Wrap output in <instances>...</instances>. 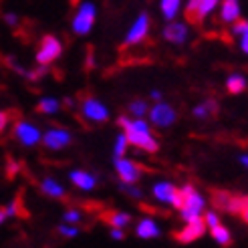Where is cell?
<instances>
[{
  "mask_svg": "<svg viewBox=\"0 0 248 248\" xmlns=\"http://www.w3.org/2000/svg\"><path fill=\"white\" fill-rule=\"evenodd\" d=\"M218 6H220V20L226 22V24H230L242 16L240 0H220Z\"/></svg>",
  "mask_w": 248,
  "mask_h": 248,
  "instance_id": "cell-15",
  "label": "cell"
},
{
  "mask_svg": "<svg viewBox=\"0 0 248 248\" xmlns=\"http://www.w3.org/2000/svg\"><path fill=\"white\" fill-rule=\"evenodd\" d=\"M69 180L73 186H77V188L83 192H91L97 186V176L91 171H87V170H73L69 173Z\"/></svg>",
  "mask_w": 248,
  "mask_h": 248,
  "instance_id": "cell-14",
  "label": "cell"
},
{
  "mask_svg": "<svg viewBox=\"0 0 248 248\" xmlns=\"http://www.w3.org/2000/svg\"><path fill=\"white\" fill-rule=\"evenodd\" d=\"M111 238H115V240H123V238H125L123 228H111Z\"/></svg>",
  "mask_w": 248,
  "mask_h": 248,
  "instance_id": "cell-38",
  "label": "cell"
},
{
  "mask_svg": "<svg viewBox=\"0 0 248 248\" xmlns=\"http://www.w3.org/2000/svg\"><path fill=\"white\" fill-rule=\"evenodd\" d=\"M202 220H204V224H206V228H212V226H216L218 222H220V216L214 212V210H204L202 212Z\"/></svg>",
  "mask_w": 248,
  "mask_h": 248,
  "instance_id": "cell-30",
  "label": "cell"
},
{
  "mask_svg": "<svg viewBox=\"0 0 248 248\" xmlns=\"http://www.w3.org/2000/svg\"><path fill=\"white\" fill-rule=\"evenodd\" d=\"M73 141V135L69 129L65 127H48L43 135H41V143L51 152H59V150H65L69 147Z\"/></svg>",
  "mask_w": 248,
  "mask_h": 248,
  "instance_id": "cell-7",
  "label": "cell"
},
{
  "mask_svg": "<svg viewBox=\"0 0 248 248\" xmlns=\"http://www.w3.org/2000/svg\"><path fill=\"white\" fill-rule=\"evenodd\" d=\"M135 234L143 240H154L162 234V228H159V224L154 218H143L138 222V226H135Z\"/></svg>",
  "mask_w": 248,
  "mask_h": 248,
  "instance_id": "cell-16",
  "label": "cell"
},
{
  "mask_svg": "<svg viewBox=\"0 0 248 248\" xmlns=\"http://www.w3.org/2000/svg\"><path fill=\"white\" fill-rule=\"evenodd\" d=\"M8 123H10V115L6 113V111H0V133H4V131H6Z\"/></svg>",
  "mask_w": 248,
  "mask_h": 248,
  "instance_id": "cell-35",
  "label": "cell"
},
{
  "mask_svg": "<svg viewBox=\"0 0 248 248\" xmlns=\"http://www.w3.org/2000/svg\"><path fill=\"white\" fill-rule=\"evenodd\" d=\"M216 111V103L214 101H204V103H200V105H196L194 109H192V113L198 117V119H206V117H210Z\"/></svg>",
  "mask_w": 248,
  "mask_h": 248,
  "instance_id": "cell-25",
  "label": "cell"
},
{
  "mask_svg": "<svg viewBox=\"0 0 248 248\" xmlns=\"http://www.w3.org/2000/svg\"><path fill=\"white\" fill-rule=\"evenodd\" d=\"M147 115H150V123H152V125H155L159 129L171 127L173 123H176V119H178L176 109H173L170 103H164L162 99L155 101V105L152 109H147Z\"/></svg>",
  "mask_w": 248,
  "mask_h": 248,
  "instance_id": "cell-5",
  "label": "cell"
},
{
  "mask_svg": "<svg viewBox=\"0 0 248 248\" xmlns=\"http://www.w3.org/2000/svg\"><path fill=\"white\" fill-rule=\"evenodd\" d=\"M218 4H220V0H200L196 12H194V20H204L208 15H212L218 8Z\"/></svg>",
  "mask_w": 248,
  "mask_h": 248,
  "instance_id": "cell-22",
  "label": "cell"
},
{
  "mask_svg": "<svg viewBox=\"0 0 248 248\" xmlns=\"http://www.w3.org/2000/svg\"><path fill=\"white\" fill-rule=\"evenodd\" d=\"M188 24L186 22H176V20H168V27L164 29V39L171 45H184L188 41Z\"/></svg>",
  "mask_w": 248,
  "mask_h": 248,
  "instance_id": "cell-13",
  "label": "cell"
},
{
  "mask_svg": "<svg viewBox=\"0 0 248 248\" xmlns=\"http://www.w3.org/2000/svg\"><path fill=\"white\" fill-rule=\"evenodd\" d=\"M152 194L157 202H162V204H170L171 208H178V188L173 186L171 182H157L154 184V188H152Z\"/></svg>",
  "mask_w": 248,
  "mask_h": 248,
  "instance_id": "cell-12",
  "label": "cell"
},
{
  "mask_svg": "<svg viewBox=\"0 0 248 248\" xmlns=\"http://www.w3.org/2000/svg\"><path fill=\"white\" fill-rule=\"evenodd\" d=\"M206 224H204V220L202 216L200 218H194V220H188L186 222V226L176 234V240L180 244H192L194 240H200L204 234H206Z\"/></svg>",
  "mask_w": 248,
  "mask_h": 248,
  "instance_id": "cell-11",
  "label": "cell"
},
{
  "mask_svg": "<svg viewBox=\"0 0 248 248\" xmlns=\"http://www.w3.org/2000/svg\"><path fill=\"white\" fill-rule=\"evenodd\" d=\"M63 53V43H61L55 34H45L43 41L39 45V51H36V63L39 65H53L55 61Z\"/></svg>",
  "mask_w": 248,
  "mask_h": 248,
  "instance_id": "cell-4",
  "label": "cell"
},
{
  "mask_svg": "<svg viewBox=\"0 0 248 248\" xmlns=\"http://www.w3.org/2000/svg\"><path fill=\"white\" fill-rule=\"evenodd\" d=\"M150 27H152L150 15H147V12H141L125 34V46H133V45H140L141 41H145L147 34H150Z\"/></svg>",
  "mask_w": 248,
  "mask_h": 248,
  "instance_id": "cell-10",
  "label": "cell"
},
{
  "mask_svg": "<svg viewBox=\"0 0 248 248\" xmlns=\"http://www.w3.org/2000/svg\"><path fill=\"white\" fill-rule=\"evenodd\" d=\"M240 51H242L244 55L248 53V32L240 34Z\"/></svg>",
  "mask_w": 248,
  "mask_h": 248,
  "instance_id": "cell-37",
  "label": "cell"
},
{
  "mask_svg": "<svg viewBox=\"0 0 248 248\" xmlns=\"http://www.w3.org/2000/svg\"><path fill=\"white\" fill-rule=\"evenodd\" d=\"M198 2H200V0H188V2H186V15H188L192 20H194V12L198 8Z\"/></svg>",
  "mask_w": 248,
  "mask_h": 248,
  "instance_id": "cell-34",
  "label": "cell"
},
{
  "mask_svg": "<svg viewBox=\"0 0 248 248\" xmlns=\"http://www.w3.org/2000/svg\"><path fill=\"white\" fill-rule=\"evenodd\" d=\"M95 18H97V8L91 0H85V2L79 4L75 16L71 20V27H73V32L79 34V36H85L89 34L93 24H95Z\"/></svg>",
  "mask_w": 248,
  "mask_h": 248,
  "instance_id": "cell-3",
  "label": "cell"
},
{
  "mask_svg": "<svg viewBox=\"0 0 248 248\" xmlns=\"http://www.w3.org/2000/svg\"><path fill=\"white\" fill-rule=\"evenodd\" d=\"M184 4V0H159V10L166 20H173L178 16V12Z\"/></svg>",
  "mask_w": 248,
  "mask_h": 248,
  "instance_id": "cell-20",
  "label": "cell"
},
{
  "mask_svg": "<svg viewBox=\"0 0 248 248\" xmlns=\"http://www.w3.org/2000/svg\"><path fill=\"white\" fill-rule=\"evenodd\" d=\"M238 162H240V166H248V155L246 154H242V155H238Z\"/></svg>",
  "mask_w": 248,
  "mask_h": 248,
  "instance_id": "cell-40",
  "label": "cell"
},
{
  "mask_svg": "<svg viewBox=\"0 0 248 248\" xmlns=\"http://www.w3.org/2000/svg\"><path fill=\"white\" fill-rule=\"evenodd\" d=\"M127 147H129V143H127V138H125V133H117V138H115V143H113V157H119V155H125V152H127Z\"/></svg>",
  "mask_w": 248,
  "mask_h": 248,
  "instance_id": "cell-27",
  "label": "cell"
},
{
  "mask_svg": "<svg viewBox=\"0 0 248 248\" xmlns=\"http://www.w3.org/2000/svg\"><path fill=\"white\" fill-rule=\"evenodd\" d=\"M81 115L87 119V121H93V123H103L109 119V107L97 97H85L81 105Z\"/></svg>",
  "mask_w": 248,
  "mask_h": 248,
  "instance_id": "cell-6",
  "label": "cell"
},
{
  "mask_svg": "<svg viewBox=\"0 0 248 248\" xmlns=\"http://www.w3.org/2000/svg\"><path fill=\"white\" fill-rule=\"evenodd\" d=\"M4 22L8 24V27H16V24H18V15H15V12H6Z\"/></svg>",
  "mask_w": 248,
  "mask_h": 248,
  "instance_id": "cell-36",
  "label": "cell"
},
{
  "mask_svg": "<svg viewBox=\"0 0 248 248\" xmlns=\"http://www.w3.org/2000/svg\"><path fill=\"white\" fill-rule=\"evenodd\" d=\"M59 234L61 236H65V238H75V236H79V228L75 226V224H61L59 226Z\"/></svg>",
  "mask_w": 248,
  "mask_h": 248,
  "instance_id": "cell-28",
  "label": "cell"
},
{
  "mask_svg": "<svg viewBox=\"0 0 248 248\" xmlns=\"http://www.w3.org/2000/svg\"><path fill=\"white\" fill-rule=\"evenodd\" d=\"M59 109H61V103L55 97H43L39 105H36V111H41L43 115H55L59 113Z\"/></svg>",
  "mask_w": 248,
  "mask_h": 248,
  "instance_id": "cell-23",
  "label": "cell"
},
{
  "mask_svg": "<svg viewBox=\"0 0 248 248\" xmlns=\"http://www.w3.org/2000/svg\"><path fill=\"white\" fill-rule=\"evenodd\" d=\"M12 135L18 143H22L24 147H34L36 143H41V129L31 121H16L15 127H12Z\"/></svg>",
  "mask_w": 248,
  "mask_h": 248,
  "instance_id": "cell-8",
  "label": "cell"
},
{
  "mask_svg": "<svg viewBox=\"0 0 248 248\" xmlns=\"http://www.w3.org/2000/svg\"><path fill=\"white\" fill-rule=\"evenodd\" d=\"M147 109H150V105H147L145 99H135V101L129 103V113L133 117H143L147 115Z\"/></svg>",
  "mask_w": 248,
  "mask_h": 248,
  "instance_id": "cell-26",
  "label": "cell"
},
{
  "mask_svg": "<svg viewBox=\"0 0 248 248\" xmlns=\"http://www.w3.org/2000/svg\"><path fill=\"white\" fill-rule=\"evenodd\" d=\"M41 192L48 198H57V200H61V198H65V188L61 186L55 178H43L41 182Z\"/></svg>",
  "mask_w": 248,
  "mask_h": 248,
  "instance_id": "cell-18",
  "label": "cell"
},
{
  "mask_svg": "<svg viewBox=\"0 0 248 248\" xmlns=\"http://www.w3.org/2000/svg\"><path fill=\"white\" fill-rule=\"evenodd\" d=\"M113 164H115V171L121 180V184H138L140 178H141V168L127 159L125 155H119V157H113Z\"/></svg>",
  "mask_w": 248,
  "mask_h": 248,
  "instance_id": "cell-9",
  "label": "cell"
},
{
  "mask_svg": "<svg viewBox=\"0 0 248 248\" xmlns=\"http://www.w3.org/2000/svg\"><path fill=\"white\" fill-rule=\"evenodd\" d=\"M6 220V214H4V210L2 208H0V224H2V222Z\"/></svg>",
  "mask_w": 248,
  "mask_h": 248,
  "instance_id": "cell-41",
  "label": "cell"
},
{
  "mask_svg": "<svg viewBox=\"0 0 248 248\" xmlns=\"http://www.w3.org/2000/svg\"><path fill=\"white\" fill-rule=\"evenodd\" d=\"M4 214H6V218H12V216H16L18 214V198H15L6 208H4Z\"/></svg>",
  "mask_w": 248,
  "mask_h": 248,
  "instance_id": "cell-33",
  "label": "cell"
},
{
  "mask_svg": "<svg viewBox=\"0 0 248 248\" xmlns=\"http://www.w3.org/2000/svg\"><path fill=\"white\" fill-rule=\"evenodd\" d=\"M208 230H210V234H212V238H214V242H216L218 246H228V244H230L232 234H230V230H228L226 226H222V222H218L216 226L208 228Z\"/></svg>",
  "mask_w": 248,
  "mask_h": 248,
  "instance_id": "cell-21",
  "label": "cell"
},
{
  "mask_svg": "<svg viewBox=\"0 0 248 248\" xmlns=\"http://www.w3.org/2000/svg\"><path fill=\"white\" fill-rule=\"evenodd\" d=\"M87 65H89V69L93 67V55H89V57H87Z\"/></svg>",
  "mask_w": 248,
  "mask_h": 248,
  "instance_id": "cell-42",
  "label": "cell"
},
{
  "mask_svg": "<svg viewBox=\"0 0 248 248\" xmlns=\"http://www.w3.org/2000/svg\"><path fill=\"white\" fill-rule=\"evenodd\" d=\"M117 125L121 127L123 133H125L129 145L138 147V150H141V152H147V154L157 152L159 143L155 140V135L152 133V125L143 117H133L131 119V117L121 115L117 119Z\"/></svg>",
  "mask_w": 248,
  "mask_h": 248,
  "instance_id": "cell-1",
  "label": "cell"
},
{
  "mask_svg": "<svg viewBox=\"0 0 248 248\" xmlns=\"http://www.w3.org/2000/svg\"><path fill=\"white\" fill-rule=\"evenodd\" d=\"M63 218H65L67 224H77V222H81L83 214H81V210H77V208H69V210H65Z\"/></svg>",
  "mask_w": 248,
  "mask_h": 248,
  "instance_id": "cell-29",
  "label": "cell"
},
{
  "mask_svg": "<svg viewBox=\"0 0 248 248\" xmlns=\"http://www.w3.org/2000/svg\"><path fill=\"white\" fill-rule=\"evenodd\" d=\"M232 24V34L234 36H240V34H244V32H248V22L244 20V18H236L234 22H230Z\"/></svg>",
  "mask_w": 248,
  "mask_h": 248,
  "instance_id": "cell-31",
  "label": "cell"
},
{
  "mask_svg": "<svg viewBox=\"0 0 248 248\" xmlns=\"http://www.w3.org/2000/svg\"><path fill=\"white\" fill-rule=\"evenodd\" d=\"M246 87H248V81L242 73H232V75H228V79H226V91L228 93L240 95L246 91Z\"/></svg>",
  "mask_w": 248,
  "mask_h": 248,
  "instance_id": "cell-19",
  "label": "cell"
},
{
  "mask_svg": "<svg viewBox=\"0 0 248 248\" xmlns=\"http://www.w3.org/2000/svg\"><path fill=\"white\" fill-rule=\"evenodd\" d=\"M121 190H125L131 198H141V196H143V192H141L135 184H121Z\"/></svg>",
  "mask_w": 248,
  "mask_h": 248,
  "instance_id": "cell-32",
  "label": "cell"
},
{
  "mask_svg": "<svg viewBox=\"0 0 248 248\" xmlns=\"http://www.w3.org/2000/svg\"><path fill=\"white\" fill-rule=\"evenodd\" d=\"M164 95H162V91H157V89H154V91H150V99H154V101H159Z\"/></svg>",
  "mask_w": 248,
  "mask_h": 248,
  "instance_id": "cell-39",
  "label": "cell"
},
{
  "mask_svg": "<svg viewBox=\"0 0 248 248\" xmlns=\"http://www.w3.org/2000/svg\"><path fill=\"white\" fill-rule=\"evenodd\" d=\"M178 212L184 222L200 218L202 212L206 210V198L198 192L192 184H184L182 188H178Z\"/></svg>",
  "mask_w": 248,
  "mask_h": 248,
  "instance_id": "cell-2",
  "label": "cell"
},
{
  "mask_svg": "<svg viewBox=\"0 0 248 248\" xmlns=\"http://www.w3.org/2000/svg\"><path fill=\"white\" fill-rule=\"evenodd\" d=\"M107 222H109L111 228H125L131 222V214H127V212H111L107 216Z\"/></svg>",
  "mask_w": 248,
  "mask_h": 248,
  "instance_id": "cell-24",
  "label": "cell"
},
{
  "mask_svg": "<svg viewBox=\"0 0 248 248\" xmlns=\"http://www.w3.org/2000/svg\"><path fill=\"white\" fill-rule=\"evenodd\" d=\"M246 208H248V200L244 194H228V200L224 204V210L230 214H238L246 220Z\"/></svg>",
  "mask_w": 248,
  "mask_h": 248,
  "instance_id": "cell-17",
  "label": "cell"
}]
</instances>
